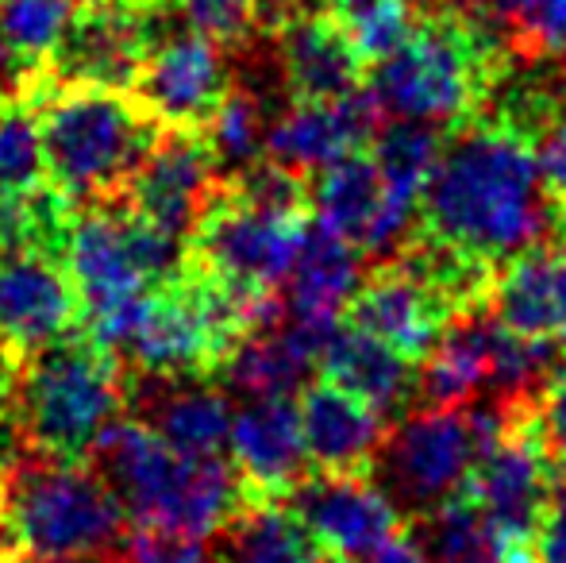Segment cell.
<instances>
[{"label":"cell","mask_w":566,"mask_h":563,"mask_svg":"<svg viewBox=\"0 0 566 563\" xmlns=\"http://www.w3.org/2000/svg\"><path fill=\"white\" fill-rule=\"evenodd\" d=\"M536 150V139L513 124L490 113L474 116L443 143L412 228L490 267H505L552 220Z\"/></svg>","instance_id":"cell-1"},{"label":"cell","mask_w":566,"mask_h":563,"mask_svg":"<svg viewBox=\"0 0 566 563\" xmlns=\"http://www.w3.org/2000/svg\"><path fill=\"white\" fill-rule=\"evenodd\" d=\"M513 62V39L485 8L428 4L412 15L401 46L381 59L374 101L381 113L436 124L451 136L485 113Z\"/></svg>","instance_id":"cell-2"},{"label":"cell","mask_w":566,"mask_h":563,"mask_svg":"<svg viewBox=\"0 0 566 563\" xmlns=\"http://www.w3.org/2000/svg\"><path fill=\"white\" fill-rule=\"evenodd\" d=\"M135 529L90 459L20 448L0 471V563L127 552Z\"/></svg>","instance_id":"cell-3"},{"label":"cell","mask_w":566,"mask_h":563,"mask_svg":"<svg viewBox=\"0 0 566 563\" xmlns=\"http://www.w3.org/2000/svg\"><path fill=\"white\" fill-rule=\"evenodd\" d=\"M90 463L108 479L135 533L205 541L243 505L239 475L224 456H186L132 414L105 428Z\"/></svg>","instance_id":"cell-4"},{"label":"cell","mask_w":566,"mask_h":563,"mask_svg":"<svg viewBox=\"0 0 566 563\" xmlns=\"http://www.w3.org/2000/svg\"><path fill=\"white\" fill-rule=\"evenodd\" d=\"M46 178L74 205L116 201L158 139V124L127 90L62 85L39 70L28 85Z\"/></svg>","instance_id":"cell-5"},{"label":"cell","mask_w":566,"mask_h":563,"mask_svg":"<svg viewBox=\"0 0 566 563\" xmlns=\"http://www.w3.org/2000/svg\"><path fill=\"white\" fill-rule=\"evenodd\" d=\"M127 414V367L85 329L59 336L20 363L12 421L23 448L59 459H90L116 417Z\"/></svg>","instance_id":"cell-6"},{"label":"cell","mask_w":566,"mask_h":563,"mask_svg":"<svg viewBox=\"0 0 566 563\" xmlns=\"http://www.w3.org/2000/svg\"><path fill=\"white\" fill-rule=\"evenodd\" d=\"M181 259H186V240L147 225L124 197L77 205L62 251V263L82 298L77 329L116 352L143 293L170 279Z\"/></svg>","instance_id":"cell-7"},{"label":"cell","mask_w":566,"mask_h":563,"mask_svg":"<svg viewBox=\"0 0 566 563\" xmlns=\"http://www.w3.org/2000/svg\"><path fill=\"white\" fill-rule=\"evenodd\" d=\"M305 232L308 217L270 212L217 178L186 236V259L239 290L277 293V282L290 274Z\"/></svg>","instance_id":"cell-8"},{"label":"cell","mask_w":566,"mask_h":563,"mask_svg":"<svg viewBox=\"0 0 566 563\" xmlns=\"http://www.w3.org/2000/svg\"><path fill=\"white\" fill-rule=\"evenodd\" d=\"M478 459L470 409L424 406L389 428L374 475L409 521L428 518L462 490Z\"/></svg>","instance_id":"cell-9"},{"label":"cell","mask_w":566,"mask_h":563,"mask_svg":"<svg viewBox=\"0 0 566 563\" xmlns=\"http://www.w3.org/2000/svg\"><path fill=\"white\" fill-rule=\"evenodd\" d=\"M231 66L224 46L197 31H166L150 43L139 74L132 82V97L158 128H193L205 132L209 121L231 93Z\"/></svg>","instance_id":"cell-10"},{"label":"cell","mask_w":566,"mask_h":563,"mask_svg":"<svg viewBox=\"0 0 566 563\" xmlns=\"http://www.w3.org/2000/svg\"><path fill=\"white\" fill-rule=\"evenodd\" d=\"M158 23H163V8L147 12L127 0L77 4L43 74L62 85L132 90L135 74L155 43Z\"/></svg>","instance_id":"cell-11"},{"label":"cell","mask_w":566,"mask_h":563,"mask_svg":"<svg viewBox=\"0 0 566 563\" xmlns=\"http://www.w3.org/2000/svg\"><path fill=\"white\" fill-rule=\"evenodd\" d=\"M82 324L66 263L46 251L0 248V352L23 363Z\"/></svg>","instance_id":"cell-12"},{"label":"cell","mask_w":566,"mask_h":563,"mask_svg":"<svg viewBox=\"0 0 566 563\" xmlns=\"http://www.w3.org/2000/svg\"><path fill=\"white\" fill-rule=\"evenodd\" d=\"M308 189H313V212L321 217V225L347 240L358 256L394 248L397 240H405L417 217V209L389 189L378 158L366 147L321 166L308 178Z\"/></svg>","instance_id":"cell-13"},{"label":"cell","mask_w":566,"mask_h":563,"mask_svg":"<svg viewBox=\"0 0 566 563\" xmlns=\"http://www.w3.org/2000/svg\"><path fill=\"white\" fill-rule=\"evenodd\" d=\"M290 505L301 513L324 556L343 560H366L409 521L386 494L378 475L308 471L290 494Z\"/></svg>","instance_id":"cell-14"},{"label":"cell","mask_w":566,"mask_h":563,"mask_svg":"<svg viewBox=\"0 0 566 563\" xmlns=\"http://www.w3.org/2000/svg\"><path fill=\"white\" fill-rule=\"evenodd\" d=\"M220 163L209 147V136L193 128H163L155 147L147 150L143 166L135 170L124 201L139 212L147 225L186 240L201 212L209 189L217 186Z\"/></svg>","instance_id":"cell-15"},{"label":"cell","mask_w":566,"mask_h":563,"mask_svg":"<svg viewBox=\"0 0 566 563\" xmlns=\"http://www.w3.org/2000/svg\"><path fill=\"white\" fill-rule=\"evenodd\" d=\"M343 324L366 332V336L381 340L405 359L420 363L440 336L459 324L448 313L440 298L424 285L420 274H412L401 259L381 263L355 285L347 309H343Z\"/></svg>","instance_id":"cell-16"},{"label":"cell","mask_w":566,"mask_h":563,"mask_svg":"<svg viewBox=\"0 0 566 563\" xmlns=\"http://www.w3.org/2000/svg\"><path fill=\"white\" fill-rule=\"evenodd\" d=\"M228 451L231 467L239 475V487H243V505L290 502V494L313 471L305 451V432H301V414L293 398L247 402L231 417Z\"/></svg>","instance_id":"cell-17"},{"label":"cell","mask_w":566,"mask_h":563,"mask_svg":"<svg viewBox=\"0 0 566 563\" xmlns=\"http://www.w3.org/2000/svg\"><path fill=\"white\" fill-rule=\"evenodd\" d=\"M274 62L290 101H336L358 93L370 62L355 39L316 8H293L274 23Z\"/></svg>","instance_id":"cell-18"},{"label":"cell","mask_w":566,"mask_h":563,"mask_svg":"<svg viewBox=\"0 0 566 563\" xmlns=\"http://www.w3.org/2000/svg\"><path fill=\"white\" fill-rule=\"evenodd\" d=\"M381 128V108L363 90L336 101H290L274 124H266L262 155L297 174H316L350 150L370 147Z\"/></svg>","instance_id":"cell-19"},{"label":"cell","mask_w":566,"mask_h":563,"mask_svg":"<svg viewBox=\"0 0 566 563\" xmlns=\"http://www.w3.org/2000/svg\"><path fill=\"white\" fill-rule=\"evenodd\" d=\"M127 414L155 428L186 456H224L231 436V398L212 378H150L127 371Z\"/></svg>","instance_id":"cell-20"},{"label":"cell","mask_w":566,"mask_h":563,"mask_svg":"<svg viewBox=\"0 0 566 563\" xmlns=\"http://www.w3.org/2000/svg\"><path fill=\"white\" fill-rule=\"evenodd\" d=\"M301 432H305L308 467L321 475H374L389 425L381 414L350 398L336 383L301 386L297 398Z\"/></svg>","instance_id":"cell-21"},{"label":"cell","mask_w":566,"mask_h":563,"mask_svg":"<svg viewBox=\"0 0 566 563\" xmlns=\"http://www.w3.org/2000/svg\"><path fill=\"white\" fill-rule=\"evenodd\" d=\"M490 309L493 321L528 340H566V236L536 240L497 267Z\"/></svg>","instance_id":"cell-22"},{"label":"cell","mask_w":566,"mask_h":563,"mask_svg":"<svg viewBox=\"0 0 566 563\" xmlns=\"http://www.w3.org/2000/svg\"><path fill=\"white\" fill-rule=\"evenodd\" d=\"M316 367L328 383L381 417L405 414V406L417 402V363L350 324H336Z\"/></svg>","instance_id":"cell-23"},{"label":"cell","mask_w":566,"mask_h":563,"mask_svg":"<svg viewBox=\"0 0 566 563\" xmlns=\"http://www.w3.org/2000/svg\"><path fill=\"white\" fill-rule=\"evenodd\" d=\"M212 536V563H324V549L290 502L239 505Z\"/></svg>","instance_id":"cell-24"},{"label":"cell","mask_w":566,"mask_h":563,"mask_svg":"<svg viewBox=\"0 0 566 563\" xmlns=\"http://www.w3.org/2000/svg\"><path fill=\"white\" fill-rule=\"evenodd\" d=\"M285 309L297 321H339L358 285V251L324 225H308L290 267Z\"/></svg>","instance_id":"cell-25"},{"label":"cell","mask_w":566,"mask_h":563,"mask_svg":"<svg viewBox=\"0 0 566 563\" xmlns=\"http://www.w3.org/2000/svg\"><path fill=\"white\" fill-rule=\"evenodd\" d=\"M482 386H490V316H470L451 324L417 363V402L467 406Z\"/></svg>","instance_id":"cell-26"},{"label":"cell","mask_w":566,"mask_h":563,"mask_svg":"<svg viewBox=\"0 0 566 563\" xmlns=\"http://www.w3.org/2000/svg\"><path fill=\"white\" fill-rule=\"evenodd\" d=\"M448 132L424 121H401L378 128L374 136V158H378L381 174H386L389 189L412 209H420V194H424L428 178H432L436 163L443 155Z\"/></svg>","instance_id":"cell-27"},{"label":"cell","mask_w":566,"mask_h":563,"mask_svg":"<svg viewBox=\"0 0 566 563\" xmlns=\"http://www.w3.org/2000/svg\"><path fill=\"white\" fill-rule=\"evenodd\" d=\"M46 181L35 108L23 93L0 90V205Z\"/></svg>","instance_id":"cell-28"},{"label":"cell","mask_w":566,"mask_h":563,"mask_svg":"<svg viewBox=\"0 0 566 563\" xmlns=\"http://www.w3.org/2000/svg\"><path fill=\"white\" fill-rule=\"evenodd\" d=\"M74 8V0H0V39L23 70H43Z\"/></svg>","instance_id":"cell-29"},{"label":"cell","mask_w":566,"mask_h":563,"mask_svg":"<svg viewBox=\"0 0 566 563\" xmlns=\"http://www.w3.org/2000/svg\"><path fill=\"white\" fill-rule=\"evenodd\" d=\"M324 4H328L324 12L355 39V46L370 66L389 59L412 28L409 0H324Z\"/></svg>","instance_id":"cell-30"},{"label":"cell","mask_w":566,"mask_h":563,"mask_svg":"<svg viewBox=\"0 0 566 563\" xmlns=\"http://www.w3.org/2000/svg\"><path fill=\"white\" fill-rule=\"evenodd\" d=\"M209 147L217 155L220 166L239 170V166L254 163L262 155V143H266V113H262V101L254 97V90L247 85H231L228 101L220 105V113L205 128Z\"/></svg>","instance_id":"cell-31"},{"label":"cell","mask_w":566,"mask_h":563,"mask_svg":"<svg viewBox=\"0 0 566 563\" xmlns=\"http://www.w3.org/2000/svg\"><path fill=\"white\" fill-rule=\"evenodd\" d=\"M259 4L262 0H163V15L224 51H239L259 28Z\"/></svg>","instance_id":"cell-32"},{"label":"cell","mask_w":566,"mask_h":563,"mask_svg":"<svg viewBox=\"0 0 566 563\" xmlns=\"http://www.w3.org/2000/svg\"><path fill=\"white\" fill-rule=\"evenodd\" d=\"M532 417L544 432L552 456L566 467V359L532 390Z\"/></svg>","instance_id":"cell-33"},{"label":"cell","mask_w":566,"mask_h":563,"mask_svg":"<svg viewBox=\"0 0 566 563\" xmlns=\"http://www.w3.org/2000/svg\"><path fill=\"white\" fill-rule=\"evenodd\" d=\"M127 563H212L201 541L166 533H135L127 544Z\"/></svg>","instance_id":"cell-34"},{"label":"cell","mask_w":566,"mask_h":563,"mask_svg":"<svg viewBox=\"0 0 566 563\" xmlns=\"http://www.w3.org/2000/svg\"><path fill=\"white\" fill-rule=\"evenodd\" d=\"M532 556H536V563H566V475L555 482L552 498L539 513Z\"/></svg>","instance_id":"cell-35"},{"label":"cell","mask_w":566,"mask_h":563,"mask_svg":"<svg viewBox=\"0 0 566 563\" xmlns=\"http://www.w3.org/2000/svg\"><path fill=\"white\" fill-rule=\"evenodd\" d=\"M539 181H544L547 205L566 209V113L552 124L544 139H539Z\"/></svg>","instance_id":"cell-36"},{"label":"cell","mask_w":566,"mask_h":563,"mask_svg":"<svg viewBox=\"0 0 566 563\" xmlns=\"http://www.w3.org/2000/svg\"><path fill=\"white\" fill-rule=\"evenodd\" d=\"M366 563H428V549H424V541H420L417 525L405 521L381 549H374L370 556H366Z\"/></svg>","instance_id":"cell-37"},{"label":"cell","mask_w":566,"mask_h":563,"mask_svg":"<svg viewBox=\"0 0 566 563\" xmlns=\"http://www.w3.org/2000/svg\"><path fill=\"white\" fill-rule=\"evenodd\" d=\"M20 448H23V440H20V428L12 421V409H0V471L12 463Z\"/></svg>","instance_id":"cell-38"},{"label":"cell","mask_w":566,"mask_h":563,"mask_svg":"<svg viewBox=\"0 0 566 563\" xmlns=\"http://www.w3.org/2000/svg\"><path fill=\"white\" fill-rule=\"evenodd\" d=\"M15 371H20V363L8 359L4 352H0V409H12V386H15Z\"/></svg>","instance_id":"cell-39"},{"label":"cell","mask_w":566,"mask_h":563,"mask_svg":"<svg viewBox=\"0 0 566 563\" xmlns=\"http://www.w3.org/2000/svg\"><path fill=\"white\" fill-rule=\"evenodd\" d=\"M43 563H127V552H108V556H74V560H43Z\"/></svg>","instance_id":"cell-40"},{"label":"cell","mask_w":566,"mask_h":563,"mask_svg":"<svg viewBox=\"0 0 566 563\" xmlns=\"http://www.w3.org/2000/svg\"><path fill=\"white\" fill-rule=\"evenodd\" d=\"M127 4H135V8H147V12H158V8H163V0H127Z\"/></svg>","instance_id":"cell-41"},{"label":"cell","mask_w":566,"mask_h":563,"mask_svg":"<svg viewBox=\"0 0 566 563\" xmlns=\"http://www.w3.org/2000/svg\"><path fill=\"white\" fill-rule=\"evenodd\" d=\"M552 220H555V228H559V232L566 236V209H555V212H552Z\"/></svg>","instance_id":"cell-42"},{"label":"cell","mask_w":566,"mask_h":563,"mask_svg":"<svg viewBox=\"0 0 566 563\" xmlns=\"http://www.w3.org/2000/svg\"><path fill=\"white\" fill-rule=\"evenodd\" d=\"M332 563H363V560H343V556H332Z\"/></svg>","instance_id":"cell-43"},{"label":"cell","mask_w":566,"mask_h":563,"mask_svg":"<svg viewBox=\"0 0 566 563\" xmlns=\"http://www.w3.org/2000/svg\"><path fill=\"white\" fill-rule=\"evenodd\" d=\"M420 4H424V8H428V4H436V0H420Z\"/></svg>","instance_id":"cell-44"}]
</instances>
